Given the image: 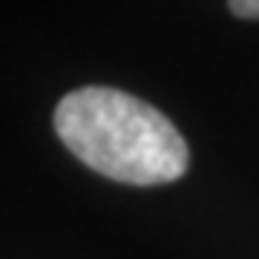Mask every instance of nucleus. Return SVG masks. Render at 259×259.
<instances>
[{
    "mask_svg": "<svg viewBox=\"0 0 259 259\" xmlns=\"http://www.w3.org/2000/svg\"><path fill=\"white\" fill-rule=\"evenodd\" d=\"M228 9L236 15V18H259V0H228Z\"/></svg>",
    "mask_w": 259,
    "mask_h": 259,
    "instance_id": "obj_2",
    "label": "nucleus"
},
{
    "mask_svg": "<svg viewBox=\"0 0 259 259\" xmlns=\"http://www.w3.org/2000/svg\"><path fill=\"white\" fill-rule=\"evenodd\" d=\"M55 133L90 170L124 185H167L185 176L190 164L187 141L173 121L112 87H81L64 95Z\"/></svg>",
    "mask_w": 259,
    "mask_h": 259,
    "instance_id": "obj_1",
    "label": "nucleus"
}]
</instances>
